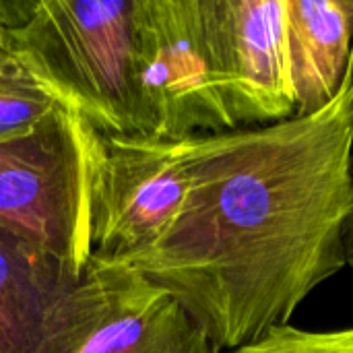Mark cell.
<instances>
[{
    "mask_svg": "<svg viewBox=\"0 0 353 353\" xmlns=\"http://www.w3.org/2000/svg\"><path fill=\"white\" fill-rule=\"evenodd\" d=\"M353 68L312 116L188 137V192L168 234L124 261L170 292L221 352L290 325L345 269Z\"/></svg>",
    "mask_w": 353,
    "mask_h": 353,
    "instance_id": "6da1fadb",
    "label": "cell"
},
{
    "mask_svg": "<svg viewBox=\"0 0 353 353\" xmlns=\"http://www.w3.org/2000/svg\"><path fill=\"white\" fill-rule=\"evenodd\" d=\"M4 33L33 74L103 137H137L134 0L21 2Z\"/></svg>",
    "mask_w": 353,
    "mask_h": 353,
    "instance_id": "7a4b0ae2",
    "label": "cell"
},
{
    "mask_svg": "<svg viewBox=\"0 0 353 353\" xmlns=\"http://www.w3.org/2000/svg\"><path fill=\"white\" fill-rule=\"evenodd\" d=\"M101 137L60 110L35 132L0 143V228L64 259L91 263L89 203Z\"/></svg>",
    "mask_w": 353,
    "mask_h": 353,
    "instance_id": "3957f363",
    "label": "cell"
},
{
    "mask_svg": "<svg viewBox=\"0 0 353 353\" xmlns=\"http://www.w3.org/2000/svg\"><path fill=\"white\" fill-rule=\"evenodd\" d=\"M137 137L230 130L217 97L201 0H134Z\"/></svg>",
    "mask_w": 353,
    "mask_h": 353,
    "instance_id": "277c9868",
    "label": "cell"
},
{
    "mask_svg": "<svg viewBox=\"0 0 353 353\" xmlns=\"http://www.w3.org/2000/svg\"><path fill=\"white\" fill-rule=\"evenodd\" d=\"M188 192V139L101 137L91 182V259L124 263L159 242Z\"/></svg>",
    "mask_w": 353,
    "mask_h": 353,
    "instance_id": "5b68a950",
    "label": "cell"
},
{
    "mask_svg": "<svg viewBox=\"0 0 353 353\" xmlns=\"http://www.w3.org/2000/svg\"><path fill=\"white\" fill-rule=\"evenodd\" d=\"M105 308V265L77 271L0 228V353H74Z\"/></svg>",
    "mask_w": 353,
    "mask_h": 353,
    "instance_id": "8992f818",
    "label": "cell"
},
{
    "mask_svg": "<svg viewBox=\"0 0 353 353\" xmlns=\"http://www.w3.org/2000/svg\"><path fill=\"white\" fill-rule=\"evenodd\" d=\"M217 97L230 130L296 116L285 0H201Z\"/></svg>",
    "mask_w": 353,
    "mask_h": 353,
    "instance_id": "52a82bcc",
    "label": "cell"
},
{
    "mask_svg": "<svg viewBox=\"0 0 353 353\" xmlns=\"http://www.w3.org/2000/svg\"><path fill=\"white\" fill-rule=\"evenodd\" d=\"M105 308L74 353H221L184 306L124 263H105Z\"/></svg>",
    "mask_w": 353,
    "mask_h": 353,
    "instance_id": "ba28073f",
    "label": "cell"
},
{
    "mask_svg": "<svg viewBox=\"0 0 353 353\" xmlns=\"http://www.w3.org/2000/svg\"><path fill=\"white\" fill-rule=\"evenodd\" d=\"M296 116L325 110L353 68V0H285Z\"/></svg>",
    "mask_w": 353,
    "mask_h": 353,
    "instance_id": "9c48e42d",
    "label": "cell"
},
{
    "mask_svg": "<svg viewBox=\"0 0 353 353\" xmlns=\"http://www.w3.org/2000/svg\"><path fill=\"white\" fill-rule=\"evenodd\" d=\"M0 23V143L27 137L68 110L12 48ZM70 112V110H68Z\"/></svg>",
    "mask_w": 353,
    "mask_h": 353,
    "instance_id": "30bf717a",
    "label": "cell"
},
{
    "mask_svg": "<svg viewBox=\"0 0 353 353\" xmlns=\"http://www.w3.org/2000/svg\"><path fill=\"white\" fill-rule=\"evenodd\" d=\"M228 353H353V327L306 331L294 325H281L261 339Z\"/></svg>",
    "mask_w": 353,
    "mask_h": 353,
    "instance_id": "8fae6325",
    "label": "cell"
},
{
    "mask_svg": "<svg viewBox=\"0 0 353 353\" xmlns=\"http://www.w3.org/2000/svg\"><path fill=\"white\" fill-rule=\"evenodd\" d=\"M343 250H345V265L353 271V201L347 221H345V230H343Z\"/></svg>",
    "mask_w": 353,
    "mask_h": 353,
    "instance_id": "7c38bea8",
    "label": "cell"
},
{
    "mask_svg": "<svg viewBox=\"0 0 353 353\" xmlns=\"http://www.w3.org/2000/svg\"><path fill=\"white\" fill-rule=\"evenodd\" d=\"M19 8H21V2H6V0H0V23H14L17 17H19Z\"/></svg>",
    "mask_w": 353,
    "mask_h": 353,
    "instance_id": "4fadbf2b",
    "label": "cell"
}]
</instances>
